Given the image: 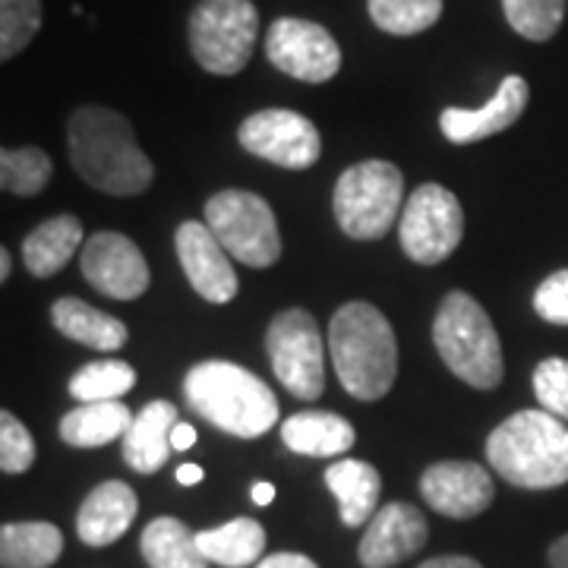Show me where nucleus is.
<instances>
[{
    "instance_id": "obj_1",
    "label": "nucleus",
    "mask_w": 568,
    "mask_h": 568,
    "mask_svg": "<svg viewBox=\"0 0 568 568\" xmlns=\"http://www.w3.org/2000/svg\"><path fill=\"white\" fill-rule=\"evenodd\" d=\"M70 162L82 181L111 196H140L155 181V168L140 149L130 121L99 104H85L67 123Z\"/></svg>"
},
{
    "instance_id": "obj_2",
    "label": "nucleus",
    "mask_w": 568,
    "mask_h": 568,
    "mask_svg": "<svg viewBox=\"0 0 568 568\" xmlns=\"http://www.w3.org/2000/svg\"><path fill=\"white\" fill-rule=\"evenodd\" d=\"M328 354L338 383L357 402L386 398L398 376V342L379 306L351 301L328 323Z\"/></svg>"
},
{
    "instance_id": "obj_3",
    "label": "nucleus",
    "mask_w": 568,
    "mask_h": 568,
    "mask_svg": "<svg viewBox=\"0 0 568 568\" xmlns=\"http://www.w3.org/2000/svg\"><path fill=\"white\" fill-rule=\"evenodd\" d=\"M493 470L521 489H556L568 484V426L549 410H518L487 439Z\"/></svg>"
},
{
    "instance_id": "obj_4",
    "label": "nucleus",
    "mask_w": 568,
    "mask_h": 568,
    "mask_svg": "<svg viewBox=\"0 0 568 568\" xmlns=\"http://www.w3.org/2000/svg\"><path fill=\"white\" fill-rule=\"evenodd\" d=\"M190 407L227 436L256 439L278 424V398L256 373L227 361H203L190 366L183 379Z\"/></svg>"
},
{
    "instance_id": "obj_5",
    "label": "nucleus",
    "mask_w": 568,
    "mask_h": 568,
    "mask_svg": "<svg viewBox=\"0 0 568 568\" xmlns=\"http://www.w3.org/2000/svg\"><path fill=\"white\" fill-rule=\"evenodd\" d=\"M433 345L467 386L493 392L506 376L503 345L487 310L465 291H448L433 320Z\"/></svg>"
},
{
    "instance_id": "obj_6",
    "label": "nucleus",
    "mask_w": 568,
    "mask_h": 568,
    "mask_svg": "<svg viewBox=\"0 0 568 568\" xmlns=\"http://www.w3.org/2000/svg\"><path fill=\"white\" fill-rule=\"evenodd\" d=\"M196 63L212 77H237L260 39V10L253 0H200L186 20Z\"/></svg>"
},
{
    "instance_id": "obj_7",
    "label": "nucleus",
    "mask_w": 568,
    "mask_h": 568,
    "mask_svg": "<svg viewBox=\"0 0 568 568\" xmlns=\"http://www.w3.org/2000/svg\"><path fill=\"white\" fill-rule=\"evenodd\" d=\"M405 200V174L392 162L351 164L335 183V222L354 241H379L392 231Z\"/></svg>"
},
{
    "instance_id": "obj_8",
    "label": "nucleus",
    "mask_w": 568,
    "mask_h": 568,
    "mask_svg": "<svg viewBox=\"0 0 568 568\" xmlns=\"http://www.w3.org/2000/svg\"><path fill=\"white\" fill-rule=\"evenodd\" d=\"M205 224L231 260L268 268L282 260V234L272 205L250 190H222L205 203Z\"/></svg>"
},
{
    "instance_id": "obj_9",
    "label": "nucleus",
    "mask_w": 568,
    "mask_h": 568,
    "mask_svg": "<svg viewBox=\"0 0 568 568\" xmlns=\"http://www.w3.org/2000/svg\"><path fill=\"white\" fill-rule=\"evenodd\" d=\"M265 354L278 383L301 402H316L325 388V347L310 310H282L265 328Z\"/></svg>"
},
{
    "instance_id": "obj_10",
    "label": "nucleus",
    "mask_w": 568,
    "mask_h": 568,
    "mask_svg": "<svg viewBox=\"0 0 568 568\" xmlns=\"http://www.w3.org/2000/svg\"><path fill=\"white\" fill-rule=\"evenodd\" d=\"M398 237L407 260L417 265L446 263L465 237V212L458 196L443 183H420L405 203Z\"/></svg>"
},
{
    "instance_id": "obj_11",
    "label": "nucleus",
    "mask_w": 568,
    "mask_h": 568,
    "mask_svg": "<svg viewBox=\"0 0 568 568\" xmlns=\"http://www.w3.org/2000/svg\"><path fill=\"white\" fill-rule=\"evenodd\" d=\"M237 142L250 155L287 171H306L323 155V136L316 123L287 108H265L250 114L237 130Z\"/></svg>"
},
{
    "instance_id": "obj_12",
    "label": "nucleus",
    "mask_w": 568,
    "mask_h": 568,
    "mask_svg": "<svg viewBox=\"0 0 568 568\" xmlns=\"http://www.w3.org/2000/svg\"><path fill=\"white\" fill-rule=\"evenodd\" d=\"M265 58L284 77L301 82H328L342 70V48L335 36L313 20L282 17L265 32Z\"/></svg>"
},
{
    "instance_id": "obj_13",
    "label": "nucleus",
    "mask_w": 568,
    "mask_h": 568,
    "mask_svg": "<svg viewBox=\"0 0 568 568\" xmlns=\"http://www.w3.org/2000/svg\"><path fill=\"white\" fill-rule=\"evenodd\" d=\"M82 278L111 301H136L149 291V263L142 250L118 231L92 234L80 250Z\"/></svg>"
},
{
    "instance_id": "obj_14",
    "label": "nucleus",
    "mask_w": 568,
    "mask_h": 568,
    "mask_svg": "<svg viewBox=\"0 0 568 568\" xmlns=\"http://www.w3.org/2000/svg\"><path fill=\"white\" fill-rule=\"evenodd\" d=\"M420 496L433 511L467 521L493 506L496 487L493 474L477 462H436L420 477Z\"/></svg>"
},
{
    "instance_id": "obj_15",
    "label": "nucleus",
    "mask_w": 568,
    "mask_h": 568,
    "mask_svg": "<svg viewBox=\"0 0 568 568\" xmlns=\"http://www.w3.org/2000/svg\"><path fill=\"white\" fill-rule=\"evenodd\" d=\"M174 250L181 260L183 275L190 287L209 301V304H231L237 294V272L231 265V256L215 234L209 231V224L200 222H183L174 231Z\"/></svg>"
},
{
    "instance_id": "obj_16",
    "label": "nucleus",
    "mask_w": 568,
    "mask_h": 568,
    "mask_svg": "<svg viewBox=\"0 0 568 568\" xmlns=\"http://www.w3.org/2000/svg\"><path fill=\"white\" fill-rule=\"evenodd\" d=\"M528 80L518 77V73H508L506 80L499 82L496 95L484 108H446L439 114V130L455 145L489 140L496 133H506L511 123H518V118L528 108Z\"/></svg>"
},
{
    "instance_id": "obj_17",
    "label": "nucleus",
    "mask_w": 568,
    "mask_h": 568,
    "mask_svg": "<svg viewBox=\"0 0 568 568\" xmlns=\"http://www.w3.org/2000/svg\"><path fill=\"white\" fill-rule=\"evenodd\" d=\"M429 537L424 511L410 503H388L383 506L373 521L366 525L364 540H361V566L364 568H392L405 562L407 556L420 552Z\"/></svg>"
},
{
    "instance_id": "obj_18",
    "label": "nucleus",
    "mask_w": 568,
    "mask_h": 568,
    "mask_svg": "<svg viewBox=\"0 0 568 568\" xmlns=\"http://www.w3.org/2000/svg\"><path fill=\"white\" fill-rule=\"evenodd\" d=\"M140 511V499L130 484L123 480H104L85 496L77 515V530L85 547H111L130 530Z\"/></svg>"
},
{
    "instance_id": "obj_19",
    "label": "nucleus",
    "mask_w": 568,
    "mask_h": 568,
    "mask_svg": "<svg viewBox=\"0 0 568 568\" xmlns=\"http://www.w3.org/2000/svg\"><path fill=\"white\" fill-rule=\"evenodd\" d=\"M178 424H181L178 420V405H171L164 398L149 402L142 407L133 426L123 436V462H126V467L136 470V474L162 470L168 455L174 452L171 448V433H174Z\"/></svg>"
},
{
    "instance_id": "obj_20",
    "label": "nucleus",
    "mask_w": 568,
    "mask_h": 568,
    "mask_svg": "<svg viewBox=\"0 0 568 568\" xmlns=\"http://www.w3.org/2000/svg\"><path fill=\"white\" fill-rule=\"evenodd\" d=\"M325 487L338 499V515L347 528H364L379 511L383 477L379 470L361 458H342L325 467Z\"/></svg>"
},
{
    "instance_id": "obj_21",
    "label": "nucleus",
    "mask_w": 568,
    "mask_h": 568,
    "mask_svg": "<svg viewBox=\"0 0 568 568\" xmlns=\"http://www.w3.org/2000/svg\"><path fill=\"white\" fill-rule=\"evenodd\" d=\"M282 443L306 458L345 455L357 443L354 426L332 410H301L282 424Z\"/></svg>"
},
{
    "instance_id": "obj_22",
    "label": "nucleus",
    "mask_w": 568,
    "mask_h": 568,
    "mask_svg": "<svg viewBox=\"0 0 568 568\" xmlns=\"http://www.w3.org/2000/svg\"><path fill=\"white\" fill-rule=\"evenodd\" d=\"M85 234L77 215H54L41 222L26 241H22V265L36 278H51L63 265L73 260V253L82 250Z\"/></svg>"
},
{
    "instance_id": "obj_23",
    "label": "nucleus",
    "mask_w": 568,
    "mask_h": 568,
    "mask_svg": "<svg viewBox=\"0 0 568 568\" xmlns=\"http://www.w3.org/2000/svg\"><path fill=\"white\" fill-rule=\"evenodd\" d=\"M51 323L61 332L63 338L80 342L95 351H121L130 338L126 325L114 316H108L102 310L89 306L80 297H61L51 306Z\"/></svg>"
},
{
    "instance_id": "obj_24",
    "label": "nucleus",
    "mask_w": 568,
    "mask_h": 568,
    "mask_svg": "<svg viewBox=\"0 0 568 568\" xmlns=\"http://www.w3.org/2000/svg\"><path fill=\"white\" fill-rule=\"evenodd\" d=\"M133 420L136 417L123 402H92L63 414L61 439L70 448H102L114 439H123Z\"/></svg>"
},
{
    "instance_id": "obj_25",
    "label": "nucleus",
    "mask_w": 568,
    "mask_h": 568,
    "mask_svg": "<svg viewBox=\"0 0 568 568\" xmlns=\"http://www.w3.org/2000/svg\"><path fill=\"white\" fill-rule=\"evenodd\" d=\"M63 534L51 521H10L0 528V566L48 568L61 559Z\"/></svg>"
},
{
    "instance_id": "obj_26",
    "label": "nucleus",
    "mask_w": 568,
    "mask_h": 568,
    "mask_svg": "<svg viewBox=\"0 0 568 568\" xmlns=\"http://www.w3.org/2000/svg\"><path fill=\"white\" fill-rule=\"evenodd\" d=\"M196 547L209 562L222 568H246L265 552V528L256 518H234L222 528L200 530Z\"/></svg>"
},
{
    "instance_id": "obj_27",
    "label": "nucleus",
    "mask_w": 568,
    "mask_h": 568,
    "mask_svg": "<svg viewBox=\"0 0 568 568\" xmlns=\"http://www.w3.org/2000/svg\"><path fill=\"white\" fill-rule=\"evenodd\" d=\"M140 552L149 568H209V559L196 547V534L171 515L145 525Z\"/></svg>"
},
{
    "instance_id": "obj_28",
    "label": "nucleus",
    "mask_w": 568,
    "mask_h": 568,
    "mask_svg": "<svg viewBox=\"0 0 568 568\" xmlns=\"http://www.w3.org/2000/svg\"><path fill=\"white\" fill-rule=\"evenodd\" d=\"M443 0H366L369 20L388 36H420L443 17Z\"/></svg>"
},
{
    "instance_id": "obj_29",
    "label": "nucleus",
    "mask_w": 568,
    "mask_h": 568,
    "mask_svg": "<svg viewBox=\"0 0 568 568\" xmlns=\"http://www.w3.org/2000/svg\"><path fill=\"white\" fill-rule=\"evenodd\" d=\"M133 386H136V369L114 357V361H95V364H85L82 369H77L70 379V395L82 405L118 402Z\"/></svg>"
},
{
    "instance_id": "obj_30",
    "label": "nucleus",
    "mask_w": 568,
    "mask_h": 568,
    "mask_svg": "<svg viewBox=\"0 0 568 568\" xmlns=\"http://www.w3.org/2000/svg\"><path fill=\"white\" fill-rule=\"evenodd\" d=\"M54 174V164L39 145L0 152V186L13 196H39Z\"/></svg>"
},
{
    "instance_id": "obj_31",
    "label": "nucleus",
    "mask_w": 568,
    "mask_h": 568,
    "mask_svg": "<svg viewBox=\"0 0 568 568\" xmlns=\"http://www.w3.org/2000/svg\"><path fill=\"white\" fill-rule=\"evenodd\" d=\"M568 0H503L508 26L528 41H549L566 20Z\"/></svg>"
},
{
    "instance_id": "obj_32",
    "label": "nucleus",
    "mask_w": 568,
    "mask_h": 568,
    "mask_svg": "<svg viewBox=\"0 0 568 568\" xmlns=\"http://www.w3.org/2000/svg\"><path fill=\"white\" fill-rule=\"evenodd\" d=\"M41 29V0H0V61L22 54Z\"/></svg>"
},
{
    "instance_id": "obj_33",
    "label": "nucleus",
    "mask_w": 568,
    "mask_h": 568,
    "mask_svg": "<svg viewBox=\"0 0 568 568\" xmlns=\"http://www.w3.org/2000/svg\"><path fill=\"white\" fill-rule=\"evenodd\" d=\"M36 462V439L22 426L20 417L0 410V470L3 474H26Z\"/></svg>"
},
{
    "instance_id": "obj_34",
    "label": "nucleus",
    "mask_w": 568,
    "mask_h": 568,
    "mask_svg": "<svg viewBox=\"0 0 568 568\" xmlns=\"http://www.w3.org/2000/svg\"><path fill=\"white\" fill-rule=\"evenodd\" d=\"M534 395L544 410L568 424V361L566 357H547L534 369Z\"/></svg>"
},
{
    "instance_id": "obj_35",
    "label": "nucleus",
    "mask_w": 568,
    "mask_h": 568,
    "mask_svg": "<svg viewBox=\"0 0 568 568\" xmlns=\"http://www.w3.org/2000/svg\"><path fill=\"white\" fill-rule=\"evenodd\" d=\"M534 310L552 325H568V268L552 272L534 294Z\"/></svg>"
},
{
    "instance_id": "obj_36",
    "label": "nucleus",
    "mask_w": 568,
    "mask_h": 568,
    "mask_svg": "<svg viewBox=\"0 0 568 568\" xmlns=\"http://www.w3.org/2000/svg\"><path fill=\"white\" fill-rule=\"evenodd\" d=\"M256 568H320L304 552H275L256 562Z\"/></svg>"
},
{
    "instance_id": "obj_37",
    "label": "nucleus",
    "mask_w": 568,
    "mask_h": 568,
    "mask_svg": "<svg viewBox=\"0 0 568 568\" xmlns=\"http://www.w3.org/2000/svg\"><path fill=\"white\" fill-rule=\"evenodd\" d=\"M417 568H484L477 559L470 556H436V559H426Z\"/></svg>"
},
{
    "instance_id": "obj_38",
    "label": "nucleus",
    "mask_w": 568,
    "mask_h": 568,
    "mask_svg": "<svg viewBox=\"0 0 568 568\" xmlns=\"http://www.w3.org/2000/svg\"><path fill=\"white\" fill-rule=\"evenodd\" d=\"M196 443V429L190 424H178L174 426V433H171V448L174 452H183V448H190Z\"/></svg>"
},
{
    "instance_id": "obj_39",
    "label": "nucleus",
    "mask_w": 568,
    "mask_h": 568,
    "mask_svg": "<svg viewBox=\"0 0 568 568\" xmlns=\"http://www.w3.org/2000/svg\"><path fill=\"white\" fill-rule=\"evenodd\" d=\"M549 559V568H568V534L566 537H559L547 552Z\"/></svg>"
},
{
    "instance_id": "obj_40",
    "label": "nucleus",
    "mask_w": 568,
    "mask_h": 568,
    "mask_svg": "<svg viewBox=\"0 0 568 568\" xmlns=\"http://www.w3.org/2000/svg\"><path fill=\"white\" fill-rule=\"evenodd\" d=\"M203 480V467L200 465H181L178 467V484L183 487H196Z\"/></svg>"
},
{
    "instance_id": "obj_41",
    "label": "nucleus",
    "mask_w": 568,
    "mask_h": 568,
    "mask_svg": "<svg viewBox=\"0 0 568 568\" xmlns=\"http://www.w3.org/2000/svg\"><path fill=\"white\" fill-rule=\"evenodd\" d=\"M250 496H253V503H256V506H272V499H275V487H272V484H256V487L250 489Z\"/></svg>"
},
{
    "instance_id": "obj_42",
    "label": "nucleus",
    "mask_w": 568,
    "mask_h": 568,
    "mask_svg": "<svg viewBox=\"0 0 568 568\" xmlns=\"http://www.w3.org/2000/svg\"><path fill=\"white\" fill-rule=\"evenodd\" d=\"M10 278V250H0V282Z\"/></svg>"
}]
</instances>
